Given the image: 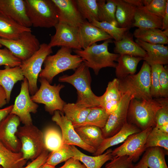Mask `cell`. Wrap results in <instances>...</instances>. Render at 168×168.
Wrapping results in <instances>:
<instances>
[{"label": "cell", "mask_w": 168, "mask_h": 168, "mask_svg": "<svg viewBox=\"0 0 168 168\" xmlns=\"http://www.w3.org/2000/svg\"><path fill=\"white\" fill-rule=\"evenodd\" d=\"M112 42V39H108L100 44L95 43L83 49H72V51L81 58L83 62L89 68L93 69L96 75H97L103 68H115L117 66V63L115 61H117L120 55L111 53L108 50L109 44Z\"/></svg>", "instance_id": "4"}, {"label": "cell", "mask_w": 168, "mask_h": 168, "mask_svg": "<svg viewBox=\"0 0 168 168\" xmlns=\"http://www.w3.org/2000/svg\"><path fill=\"white\" fill-rule=\"evenodd\" d=\"M39 81L40 87L30 96L31 100L36 103L44 104L45 111L50 114L53 115L56 110L63 113V108L66 103L61 98L60 92L65 86L60 84L52 85L43 78H40Z\"/></svg>", "instance_id": "9"}, {"label": "cell", "mask_w": 168, "mask_h": 168, "mask_svg": "<svg viewBox=\"0 0 168 168\" xmlns=\"http://www.w3.org/2000/svg\"><path fill=\"white\" fill-rule=\"evenodd\" d=\"M2 45L0 44V48L2 47Z\"/></svg>", "instance_id": "57"}, {"label": "cell", "mask_w": 168, "mask_h": 168, "mask_svg": "<svg viewBox=\"0 0 168 168\" xmlns=\"http://www.w3.org/2000/svg\"><path fill=\"white\" fill-rule=\"evenodd\" d=\"M162 25V18L149 12L144 6L136 7L132 27L161 29Z\"/></svg>", "instance_id": "24"}, {"label": "cell", "mask_w": 168, "mask_h": 168, "mask_svg": "<svg viewBox=\"0 0 168 168\" xmlns=\"http://www.w3.org/2000/svg\"><path fill=\"white\" fill-rule=\"evenodd\" d=\"M43 133L45 146L49 151H54L63 144L62 134L54 126L48 127Z\"/></svg>", "instance_id": "38"}, {"label": "cell", "mask_w": 168, "mask_h": 168, "mask_svg": "<svg viewBox=\"0 0 168 168\" xmlns=\"http://www.w3.org/2000/svg\"><path fill=\"white\" fill-rule=\"evenodd\" d=\"M143 58L127 55H120L117 61L115 74L119 79L130 74H134L138 63Z\"/></svg>", "instance_id": "32"}, {"label": "cell", "mask_w": 168, "mask_h": 168, "mask_svg": "<svg viewBox=\"0 0 168 168\" xmlns=\"http://www.w3.org/2000/svg\"><path fill=\"white\" fill-rule=\"evenodd\" d=\"M52 48L48 44H41L39 49L26 60L21 61L19 66L28 81L30 94L34 95L38 91L37 82L41 67L46 57L52 53Z\"/></svg>", "instance_id": "8"}, {"label": "cell", "mask_w": 168, "mask_h": 168, "mask_svg": "<svg viewBox=\"0 0 168 168\" xmlns=\"http://www.w3.org/2000/svg\"><path fill=\"white\" fill-rule=\"evenodd\" d=\"M116 5L115 16L117 27L129 29L132 27L136 7L124 0H114Z\"/></svg>", "instance_id": "26"}, {"label": "cell", "mask_w": 168, "mask_h": 168, "mask_svg": "<svg viewBox=\"0 0 168 168\" xmlns=\"http://www.w3.org/2000/svg\"><path fill=\"white\" fill-rule=\"evenodd\" d=\"M74 129L82 141L96 151L105 139L101 129L96 126H80L75 127Z\"/></svg>", "instance_id": "29"}, {"label": "cell", "mask_w": 168, "mask_h": 168, "mask_svg": "<svg viewBox=\"0 0 168 168\" xmlns=\"http://www.w3.org/2000/svg\"><path fill=\"white\" fill-rule=\"evenodd\" d=\"M61 168H86L84 164H82L79 160L72 158L66 161L65 164L61 167Z\"/></svg>", "instance_id": "49"}, {"label": "cell", "mask_w": 168, "mask_h": 168, "mask_svg": "<svg viewBox=\"0 0 168 168\" xmlns=\"http://www.w3.org/2000/svg\"><path fill=\"white\" fill-rule=\"evenodd\" d=\"M20 122L17 116L11 114L0 122V142L15 152H21V143L16 135Z\"/></svg>", "instance_id": "15"}, {"label": "cell", "mask_w": 168, "mask_h": 168, "mask_svg": "<svg viewBox=\"0 0 168 168\" xmlns=\"http://www.w3.org/2000/svg\"><path fill=\"white\" fill-rule=\"evenodd\" d=\"M39 168H61V167L56 168L55 166H52L45 163L41 165Z\"/></svg>", "instance_id": "56"}, {"label": "cell", "mask_w": 168, "mask_h": 168, "mask_svg": "<svg viewBox=\"0 0 168 168\" xmlns=\"http://www.w3.org/2000/svg\"><path fill=\"white\" fill-rule=\"evenodd\" d=\"M126 2L136 7L143 6L142 0H124Z\"/></svg>", "instance_id": "53"}, {"label": "cell", "mask_w": 168, "mask_h": 168, "mask_svg": "<svg viewBox=\"0 0 168 168\" xmlns=\"http://www.w3.org/2000/svg\"><path fill=\"white\" fill-rule=\"evenodd\" d=\"M0 12L23 26H32L27 15L25 0H0Z\"/></svg>", "instance_id": "17"}, {"label": "cell", "mask_w": 168, "mask_h": 168, "mask_svg": "<svg viewBox=\"0 0 168 168\" xmlns=\"http://www.w3.org/2000/svg\"><path fill=\"white\" fill-rule=\"evenodd\" d=\"M80 42L83 49L96 42L113 39L107 33L85 20L79 27Z\"/></svg>", "instance_id": "19"}, {"label": "cell", "mask_w": 168, "mask_h": 168, "mask_svg": "<svg viewBox=\"0 0 168 168\" xmlns=\"http://www.w3.org/2000/svg\"><path fill=\"white\" fill-rule=\"evenodd\" d=\"M153 128H148L141 132L129 136L119 147L112 150L114 157L127 156L135 162L146 151L147 137Z\"/></svg>", "instance_id": "11"}, {"label": "cell", "mask_w": 168, "mask_h": 168, "mask_svg": "<svg viewBox=\"0 0 168 168\" xmlns=\"http://www.w3.org/2000/svg\"><path fill=\"white\" fill-rule=\"evenodd\" d=\"M151 67L150 93L152 98H160L159 74L164 66L162 65L154 64L151 65Z\"/></svg>", "instance_id": "42"}, {"label": "cell", "mask_w": 168, "mask_h": 168, "mask_svg": "<svg viewBox=\"0 0 168 168\" xmlns=\"http://www.w3.org/2000/svg\"><path fill=\"white\" fill-rule=\"evenodd\" d=\"M77 6L85 20L91 23L99 21L98 0H75Z\"/></svg>", "instance_id": "34"}, {"label": "cell", "mask_w": 168, "mask_h": 168, "mask_svg": "<svg viewBox=\"0 0 168 168\" xmlns=\"http://www.w3.org/2000/svg\"><path fill=\"white\" fill-rule=\"evenodd\" d=\"M72 52L71 48L61 47L54 54L48 56L44 62V68L39 74V77L51 84L54 77L60 73L70 69L75 71L83 60L79 55L72 54Z\"/></svg>", "instance_id": "3"}, {"label": "cell", "mask_w": 168, "mask_h": 168, "mask_svg": "<svg viewBox=\"0 0 168 168\" xmlns=\"http://www.w3.org/2000/svg\"><path fill=\"white\" fill-rule=\"evenodd\" d=\"M133 35L136 39L154 44L168 43V29L162 30L158 28H139L136 29Z\"/></svg>", "instance_id": "28"}, {"label": "cell", "mask_w": 168, "mask_h": 168, "mask_svg": "<svg viewBox=\"0 0 168 168\" xmlns=\"http://www.w3.org/2000/svg\"><path fill=\"white\" fill-rule=\"evenodd\" d=\"M160 98H168V69L164 67L159 76Z\"/></svg>", "instance_id": "46"}, {"label": "cell", "mask_w": 168, "mask_h": 168, "mask_svg": "<svg viewBox=\"0 0 168 168\" xmlns=\"http://www.w3.org/2000/svg\"><path fill=\"white\" fill-rule=\"evenodd\" d=\"M0 168H3L1 166H0Z\"/></svg>", "instance_id": "58"}, {"label": "cell", "mask_w": 168, "mask_h": 168, "mask_svg": "<svg viewBox=\"0 0 168 168\" xmlns=\"http://www.w3.org/2000/svg\"><path fill=\"white\" fill-rule=\"evenodd\" d=\"M49 152L48 150L45 149L38 157L23 168H39L46 162L49 154Z\"/></svg>", "instance_id": "48"}, {"label": "cell", "mask_w": 168, "mask_h": 168, "mask_svg": "<svg viewBox=\"0 0 168 168\" xmlns=\"http://www.w3.org/2000/svg\"><path fill=\"white\" fill-rule=\"evenodd\" d=\"M25 31H31V29L21 25L0 12V38L7 40H16Z\"/></svg>", "instance_id": "27"}, {"label": "cell", "mask_w": 168, "mask_h": 168, "mask_svg": "<svg viewBox=\"0 0 168 168\" xmlns=\"http://www.w3.org/2000/svg\"><path fill=\"white\" fill-rule=\"evenodd\" d=\"M132 160L128 156H114L105 168H134Z\"/></svg>", "instance_id": "45"}, {"label": "cell", "mask_w": 168, "mask_h": 168, "mask_svg": "<svg viewBox=\"0 0 168 168\" xmlns=\"http://www.w3.org/2000/svg\"><path fill=\"white\" fill-rule=\"evenodd\" d=\"M27 13L32 26L55 27L58 22L56 7L52 0H25Z\"/></svg>", "instance_id": "6"}, {"label": "cell", "mask_w": 168, "mask_h": 168, "mask_svg": "<svg viewBox=\"0 0 168 168\" xmlns=\"http://www.w3.org/2000/svg\"><path fill=\"white\" fill-rule=\"evenodd\" d=\"M27 161L21 152H13L0 142V166L3 168H23Z\"/></svg>", "instance_id": "31"}, {"label": "cell", "mask_w": 168, "mask_h": 168, "mask_svg": "<svg viewBox=\"0 0 168 168\" xmlns=\"http://www.w3.org/2000/svg\"><path fill=\"white\" fill-rule=\"evenodd\" d=\"M21 61L15 57L6 47L0 48V66L5 65L10 67L19 66Z\"/></svg>", "instance_id": "44"}, {"label": "cell", "mask_w": 168, "mask_h": 168, "mask_svg": "<svg viewBox=\"0 0 168 168\" xmlns=\"http://www.w3.org/2000/svg\"><path fill=\"white\" fill-rule=\"evenodd\" d=\"M156 127L159 128L163 125L168 124V100L157 111L156 115Z\"/></svg>", "instance_id": "47"}, {"label": "cell", "mask_w": 168, "mask_h": 168, "mask_svg": "<svg viewBox=\"0 0 168 168\" xmlns=\"http://www.w3.org/2000/svg\"><path fill=\"white\" fill-rule=\"evenodd\" d=\"M31 31L23 32L16 40H7L0 38V44L21 61L25 60L39 49L40 44Z\"/></svg>", "instance_id": "10"}, {"label": "cell", "mask_w": 168, "mask_h": 168, "mask_svg": "<svg viewBox=\"0 0 168 168\" xmlns=\"http://www.w3.org/2000/svg\"><path fill=\"white\" fill-rule=\"evenodd\" d=\"M135 42L147 53V56L143 58L150 66L168 63V47L163 44H152L136 39Z\"/></svg>", "instance_id": "20"}, {"label": "cell", "mask_w": 168, "mask_h": 168, "mask_svg": "<svg viewBox=\"0 0 168 168\" xmlns=\"http://www.w3.org/2000/svg\"><path fill=\"white\" fill-rule=\"evenodd\" d=\"M168 100V98H159L149 100L133 98L128 109L127 122L141 131L156 126V115L160 109Z\"/></svg>", "instance_id": "2"}, {"label": "cell", "mask_w": 168, "mask_h": 168, "mask_svg": "<svg viewBox=\"0 0 168 168\" xmlns=\"http://www.w3.org/2000/svg\"><path fill=\"white\" fill-rule=\"evenodd\" d=\"M16 135L21 143V152L27 160H34L46 149L43 132L33 124L20 126Z\"/></svg>", "instance_id": "7"}, {"label": "cell", "mask_w": 168, "mask_h": 168, "mask_svg": "<svg viewBox=\"0 0 168 168\" xmlns=\"http://www.w3.org/2000/svg\"><path fill=\"white\" fill-rule=\"evenodd\" d=\"M55 4L58 16V21L79 27L86 20L82 16L73 0H52Z\"/></svg>", "instance_id": "18"}, {"label": "cell", "mask_w": 168, "mask_h": 168, "mask_svg": "<svg viewBox=\"0 0 168 168\" xmlns=\"http://www.w3.org/2000/svg\"><path fill=\"white\" fill-rule=\"evenodd\" d=\"M168 155L159 147L147 148L141 160L149 168H168L165 156Z\"/></svg>", "instance_id": "30"}, {"label": "cell", "mask_w": 168, "mask_h": 168, "mask_svg": "<svg viewBox=\"0 0 168 168\" xmlns=\"http://www.w3.org/2000/svg\"><path fill=\"white\" fill-rule=\"evenodd\" d=\"M133 35L127 31L119 41H114V53L140 57L143 58L147 56V52L133 40Z\"/></svg>", "instance_id": "21"}, {"label": "cell", "mask_w": 168, "mask_h": 168, "mask_svg": "<svg viewBox=\"0 0 168 168\" xmlns=\"http://www.w3.org/2000/svg\"><path fill=\"white\" fill-rule=\"evenodd\" d=\"M134 168H149L144 163L140 161L136 165Z\"/></svg>", "instance_id": "54"}, {"label": "cell", "mask_w": 168, "mask_h": 168, "mask_svg": "<svg viewBox=\"0 0 168 168\" xmlns=\"http://www.w3.org/2000/svg\"><path fill=\"white\" fill-rule=\"evenodd\" d=\"M13 107V105L0 109V122L9 114Z\"/></svg>", "instance_id": "50"}, {"label": "cell", "mask_w": 168, "mask_h": 168, "mask_svg": "<svg viewBox=\"0 0 168 168\" xmlns=\"http://www.w3.org/2000/svg\"><path fill=\"white\" fill-rule=\"evenodd\" d=\"M151 74V67L144 61L137 74L118 79L119 88L122 94L129 92L133 98L138 100L152 99L150 93Z\"/></svg>", "instance_id": "5"}, {"label": "cell", "mask_w": 168, "mask_h": 168, "mask_svg": "<svg viewBox=\"0 0 168 168\" xmlns=\"http://www.w3.org/2000/svg\"><path fill=\"white\" fill-rule=\"evenodd\" d=\"M109 115L105 110L100 106L91 108L85 121L78 127L92 126L102 129L105 126Z\"/></svg>", "instance_id": "35"}, {"label": "cell", "mask_w": 168, "mask_h": 168, "mask_svg": "<svg viewBox=\"0 0 168 168\" xmlns=\"http://www.w3.org/2000/svg\"><path fill=\"white\" fill-rule=\"evenodd\" d=\"M91 23L110 35L115 41L121 40L125 33L129 30L126 28L117 27L106 22L93 20Z\"/></svg>", "instance_id": "41"}, {"label": "cell", "mask_w": 168, "mask_h": 168, "mask_svg": "<svg viewBox=\"0 0 168 168\" xmlns=\"http://www.w3.org/2000/svg\"><path fill=\"white\" fill-rule=\"evenodd\" d=\"M89 68L82 62L72 75H64L60 77L58 81L72 85L77 91L78 106L92 108L100 105V96L93 92L91 87V77Z\"/></svg>", "instance_id": "1"}, {"label": "cell", "mask_w": 168, "mask_h": 168, "mask_svg": "<svg viewBox=\"0 0 168 168\" xmlns=\"http://www.w3.org/2000/svg\"><path fill=\"white\" fill-rule=\"evenodd\" d=\"M4 68L3 69H0V85L5 91L8 103L14 85L18 81H23L25 77L19 66L14 67L5 66Z\"/></svg>", "instance_id": "23"}, {"label": "cell", "mask_w": 168, "mask_h": 168, "mask_svg": "<svg viewBox=\"0 0 168 168\" xmlns=\"http://www.w3.org/2000/svg\"><path fill=\"white\" fill-rule=\"evenodd\" d=\"M158 129L163 132L168 133V124L163 125Z\"/></svg>", "instance_id": "55"}, {"label": "cell", "mask_w": 168, "mask_h": 168, "mask_svg": "<svg viewBox=\"0 0 168 168\" xmlns=\"http://www.w3.org/2000/svg\"><path fill=\"white\" fill-rule=\"evenodd\" d=\"M54 27L55 33L51 36L48 44L50 47H65L74 50L82 49L80 42L79 27L58 21Z\"/></svg>", "instance_id": "13"}, {"label": "cell", "mask_w": 168, "mask_h": 168, "mask_svg": "<svg viewBox=\"0 0 168 168\" xmlns=\"http://www.w3.org/2000/svg\"><path fill=\"white\" fill-rule=\"evenodd\" d=\"M6 94L4 89L0 85V109L7 103Z\"/></svg>", "instance_id": "51"}, {"label": "cell", "mask_w": 168, "mask_h": 168, "mask_svg": "<svg viewBox=\"0 0 168 168\" xmlns=\"http://www.w3.org/2000/svg\"><path fill=\"white\" fill-rule=\"evenodd\" d=\"M146 148L159 147L168 153V133L163 132L156 127L153 128L148 135L145 144Z\"/></svg>", "instance_id": "37"}, {"label": "cell", "mask_w": 168, "mask_h": 168, "mask_svg": "<svg viewBox=\"0 0 168 168\" xmlns=\"http://www.w3.org/2000/svg\"><path fill=\"white\" fill-rule=\"evenodd\" d=\"M70 147L73 152V158L82 162L86 168H101L105 163L114 157L111 149H107L101 155L91 156L83 153L74 146L70 145Z\"/></svg>", "instance_id": "25"}, {"label": "cell", "mask_w": 168, "mask_h": 168, "mask_svg": "<svg viewBox=\"0 0 168 168\" xmlns=\"http://www.w3.org/2000/svg\"><path fill=\"white\" fill-rule=\"evenodd\" d=\"M91 109L79 106L75 103H68L64 105L63 112L75 128L85 121Z\"/></svg>", "instance_id": "33"}, {"label": "cell", "mask_w": 168, "mask_h": 168, "mask_svg": "<svg viewBox=\"0 0 168 168\" xmlns=\"http://www.w3.org/2000/svg\"><path fill=\"white\" fill-rule=\"evenodd\" d=\"M143 5L150 12L162 18L165 14L168 0H142Z\"/></svg>", "instance_id": "43"}, {"label": "cell", "mask_w": 168, "mask_h": 168, "mask_svg": "<svg viewBox=\"0 0 168 168\" xmlns=\"http://www.w3.org/2000/svg\"><path fill=\"white\" fill-rule=\"evenodd\" d=\"M52 120L61 129L62 144L76 146L92 154L95 152L96 151L93 148L82 141L75 130L71 122L63 113L58 110L55 111Z\"/></svg>", "instance_id": "16"}, {"label": "cell", "mask_w": 168, "mask_h": 168, "mask_svg": "<svg viewBox=\"0 0 168 168\" xmlns=\"http://www.w3.org/2000/svg\"><path fill=\"white\" fill-rule=\"evenodd\" d=\"M122 95L119 88V81L114 78L109 82L104 93L100 96V106L104 108L106 104L114 100H120Z\"/></svg>", "instance_id": "40"}, {"label": "cell", "mask_w": 168, "mask_h": 168, "mask_svg": "<svg viewBox=\"0 0 168 168\" xmlns=\"http://www.w3.org/2000/svg\"><path fill=\"white\" fill-rule=\"evenodd\" d=\"M20 91L16 97L10 114L17 116L24 125L33 124L30 113H36L39 105L33 101L30 95L28 82L25 78L21 86Z\"/></svg>", "instance_id": "12"}, {"label": "cell", "mask_w": 168, "mask_h": 168, "mask_svg": "<svg viewBox=\"0 0 168 168\" xmlns=\"http://www.w3.org/2000/svg\"><path fill=\"white\" fill-rule=\"evenodd\" d=\"M70 145L63 144L58 149L49 153L46 163L55 166L58 164L73 157Z\"/></svg>", "instance_id": "39"}, {"label": "cell", "mask_w": 168, "mask_h": 168, "mask_svg": "<svg viewBox=\"0 0 168 168\" xmlns=\"http://www.w3.org/2000/svg\"><path fill=\"white\" fill-rule=\"evenodd\" d=\"M142 131L135 125L127 122L120 130L113 136L105 138L94 156L101 155L111 147L124 142L130 135Z\"/></svg>", "instance_id": "22"}, {"label": "cell", "mask_w": 168, "mask_h": 168, "mask_svg": "<svg viewBox=\"0 0 168 168\" xmlns=\"http://www.w3.org/2000/svg\"><path fill=\"white\" fill-rule=\"evenodd\" d=\"M133 97L129 92L122 96L117 109L109 115L107 122L101 129L103 137H110L118 132L127 122L129 105Z\"/></svg>", "instance_id": "14"}, {"label": "cell", "mask_w": 168, "mask_h": 168, "mask_svg": "<svg viewBox=\"0 0 168 168\" xmlns=\"http://www.w3.org/2000/svg\"><path fill=\"white\" fill-rule=\"evenodd\" d=\"M98 0L99 21L106 22L117 27L115 16L116 5L114 0Z\"/></svg>", "instance_id": "36"}, {"label": "cell", "mask_w": 168, "mask_h": 168, "mask_svg": "<svg viewBox=\"0 0 168 168\" xmlns=\"http://www.w3.org/2000/svg\"><path fill=\"white\" fill-rule=\"evenodd\" d=\"M168 29V5H167L165 12L162 18V27L161 30H165Z\"/></svg>", "instance_id": "52"}]
</instances>
